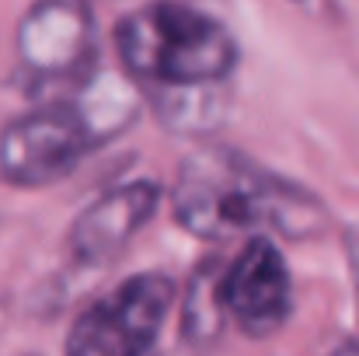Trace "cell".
Returning a JSON list of instances; mask_svg holds the SVG:
<instances>
[{"label":"cell","mask_w":359,"mask_h":356,"mask_svg":"<svg viewBox=\"0 0 359 356\" xmlns=\"http://www.w3.org/2000/svg\"><path fill=\"white\" fill-rule=\"evenodd\" d=\"M18 60L39 84H81L95 74V14L88 0H35L18 21Z\"/></svg>","instance_id":"cell-5"},{"label":"cell","mask_w":359,"mask_h":356,"mask_svg":"<svg viewBox=\"0 0 359 356\" xmlns=\"http://www.w3.org/2000/svg\"><path fill=\"white\" fill-rule=\"evenodd\" d=\"M175 279L164 272H136L91 301L70 325L67 356H150L171 311Z\"/></svg>","instance_id":"cell-3"},{"label":"cell","mask_w":359,"mask_h":356,"mask_svg":"<svg viewBox=\"0 0 359 356\" xmlns=\"http://www.w3.org/2000/svg\"><path fill=\"white\" fill-rule=\"evenodd\" d=\"M171 213L192 237L227 241V237H314L325 231V203L265 171L251 157L231 147L192 150L171 185Z\"/></svg>","instance_id":"cell-1"},{"label":"cell","mask_w":359,"mask_h":356,"mask_svg":"<svg viewBox=\"0 0 359 356\" xmlns=\"http://www.w3.org/2000/svg\"><path fill=\"white\" fill-rule=\"evenodd\" d=\"M224 265L227 262H203L196 272H192V283L185 290V304H182V329L192 343H210L227 318V308H224Z\"/></svg>","instance_id":"cell-8"},{"label":"cell","mask_w":359,"mask_h":356,"mask_svg":"<svg viewBox=\"0 0 359 356\" xmlns=\"http://www.w3.org/2000/svg\"><path fill=\"white\" fill-rule=\"evenodd\" d=\"M119 67L143 95L227 88L238 67L231 28L182 0H154L116 25Z\"/></svg>","instance_id":"cell-2"},{"label":"cell","mask_w":359,"mask_h":356,"mask_svg":"<svg viewBox=\"0 0 359 356\" xmlns=\"http://www.w3.org/2000/svg\"><path fill=\"white\" fill-rule=\"evenodd\" d=\"M332 356H359V343H349V346H342V350H335Z\"/></svg>","instance_id":"cell-10"},{"label":"cell","mask_w":359,"mask_h":356,"mask_svg":"<svg viewBox=\"0 0 359 356\" xmlns=\"http://www.w3.org/2000/svg\"><path fill=\"white\" fill-rule=\"evenodd\" d=\"M346 258L353 272V290H356V318H359V224L346 228Z\"/></svg>","instance_id":"cell-9"},{"label":"cell","mask_w":359,"mask_h":356,"mask_svg":"<svg viewBox=\"0 0 359 356\" xmlns=\"http://www.w3.org/2000/svg\"><path fill=\"white\" fill-rule=\"evenodd\" d=\"M157 206H161V185L150 178H136V182L109 189L88 210L77 213V220L67 235L74 258L88 262V265L112 262L154 220Z\"/></svg>","instance_id":"cell-7"},{"label":"cell","mask_w":359,"mask_h":356,"mask_svg":"<svg viewBox=\"0 0 359 356\" xmlns=\"http://www.w3.org/2000/svg\"><path fill=\"white\" fill-rule=\"evenodd\" d=\"M224 308L244 336H276L293 311V276L272 237H248L224 265Z\"/></svg>","instance_id":"cell-6"},{"label":"cell","mask_w":359,"mask_h":356,"mask_svg":"<svg viewBox=\"0 0 359 356\" xmlns=\"http://www.w3.org/2000/svg\"><path fill=\"white\" fill-rule=\"evenodd\" d=\"M95 147L88 122L70 102L42 105L0 129V178L14 189H46L70 178Z\"/></svg>","instance_id":"cell-4"}]
</instances>
